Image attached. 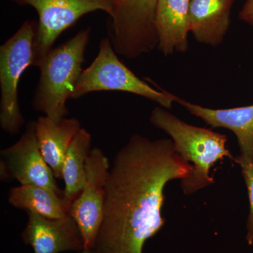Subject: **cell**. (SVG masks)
Masks as SVG:
<instances>
[{
  "mask_svg": "<svg viewBox=\"0 0 253 253\" xmlns=\"http://www.w3.org/2000/svg\"><path fill=\"white\" fill-rule=\"evenodd\" d=\"M234 161L241 168L243 176L247 187L250 202V212L246 224V241L249 246L253 244V162L239 158H234Z\"/></svg>",
  "mask_w": 253,
  "mask_h": 253,
  "instance_id": "obj_17",
  "label": "cell"
},
{
  "mask_svg": "<svg viewBox=\"0 0 253 253\" xmlns=\"http://www.w3.org/2000/svg\"><path fill=\"white\" fill-rule=\"evenodd\" d=\"M28 220L21 237L34 253L83 252L84 244L77 223L71 215L51 219L28 212Z\"/></svg>",
  "mask_w": 253,
  "mask_h": 253,
  "instance_id": "obj_10",
  "label": "cell"
},
{
  "mask_svg": "<svg viewBox=\"0 0 253 253\" xmlns=\"http://www.w3.org/2000/svg\"><path fill=\"white\" fill-rule=\"evenodd\" d=\"M38 23L26 21L0 46V126L11 135L25 124L19 101L18 85L23 73L35 64V41Z\"/></svg>",
  "mask_w": 253,
  "mask_h": 253,
  "instance_id": "obj_4",
  "label": "cell"
},
{
  "mask_svg": "<svg viewBox=\"0 0 253 253\" xmlns=\"http://www.w3.org/2000/svg\"><path fill=\"white\" fill-rule=\"evenodd\" d=\"M82 253H94L92 252V251H89V250H84V251H83Z\"/></svg>",
  "mask_w": 253,
  "mask_h": 253,
  "instance_id": "obj_19",
  "label": "cell"
},
{
  "mask_svg": "<svg viewBox=\"0 0 253 253\" xmlns=\"http://www.w3.org/2000/svg\"><path fill=\"white\" fill-rule=\"evenodd\" d=\"M158 0H115L108 35L116 54L135 59L158 47L155 11Z\"/></svg>",
  "mask_w": 253,
  "mask_h": 253,
  "instance_id": "obj_6",
  "label": "cell"
},
{
  "mask_svg": "<svg viewBox=\"0 0 253 253\" xmlns=\"http://www.w3.org/2000/svg\"><path fill=\"white\" fill-rule=\"evenodd\" d=\"M120 91L142 96L170 109L177 96L158 90L131 71L118 58L109 38L100 41L99 52L90 66L83 70L71 99L95 91Z\"/></svg>",
  "mask_w": 253,
  "mask_h": 253,
  "instance_id": "obj_5",
  "label": "cell"
},
{
  "mask_svg": "<svg viewBox=\"0 0 253 253\" xmlns=\"http://www.w3.org/2000/svg\"><path fill=\"white\" fill-rule=\"evenodd\" d=\"M90 28L78 32L67 42L51 49L40 67L32 106L56 122L68 115L67 101L83 73L84 52L90 38Z\"/></svg>",
  "mask_w": 253,
  "mask_h": 253,
  "instance_id": "obj_3",
  "label": "cell"
},
{
  "mask_svg": "<svg viewBox=\"0 0 253 253\" xmlns=\"http://www.w3.org/2000/svg\"><path fill=\"white\" fill-rule=\"evenodd\" d=\"M81 128V123L75 118H64L57 123L44 116L36 122L37 139L41 154L57 179H62L65 156Z\"/></svg>",
  "mask_w": 253,
  "mask_h": 253,
  "instance_id": "obj_14",
  "label": "cell"
},
{
  "mask_svg": "<svg viewBox=\"0 0 253 253\" xmlns=\"http://www.w3.org/2000/svg\"><path fill=\"white\" fill-rule=\"evenodd\" d=\"M86 184L70 208L77 223L84 250L94 248L104 217L106 188L109 179V160L99 148L91 149L85 163Z\"/></svg>",
  "mask_w": 253,
  "mask_h": 253,
  "instance_id": "obj_8",
  "label": "cell"
},
{
  "mask_svg": "<svg viewBox=\"0 0 253 253\" xmlns=\"http://www.w3.org/2000/svg\"><path fill=\"white\" fill-rule=\"evenodd\" d=\"M150 122L170 136L176 152L194 167L191 175L181 180L184 194H194L212 184L214 179L210 175V169L218 161L225 157L234 161L226 149L224 134L188 124L161 106L153 110Z\"/></svg>",
  "mask_w": 253,
  "mask_h": 253,
  "instance_id": "obj_2",
  "label": "cell"
},
{
  "mask_svg": "<svg viewBox=\"0 0 253 253\" xmlns=\"http://www.w3.org/2000/svg\"><path fill=\"white\" fill-rule=\"evenodd\" d=\"M239 17L244 22L253 25V0H246L239 12Z\"/></svg>",
  "mask_w": 253,
  "mask_h": 253,
  "instance_id": "obj_18",
  "label": "cell"
},
{
  "mask_svg": "<svg viewBox=\"0 0 253 253\" xmlns=\"http://www.w3.org/2000/svg\"><path fill=\"white\" fill-rule=\"evenodd\" d=\"M1 179H15L21 185L41 186L63 197L51 168L38 146L36 122L30 121L14 144L1 151Z\"/></svg>",
  "mask_w": 253,
  "mask_h": 253,
  "instance_id": "obj_9",
  "label": "cell"
},
{
  "mask_svg": "<svg viewBox=\"0 0 253 253\" xmlns=\"http://www.w3.org/2000/svg\"><path fill=\"white\" fill-rule=\"evenodd\" d=\"M176 103L213 128L229 129L237 137L239 158L253 162V104L227 109H212L178 97Z\"/></svg>",
  "mask_w": 253,
  "mask_h": 253,
  "instance_id": "obj_11",
  "label": "cell"
},
{
  "mask_svg": "<svg viewBox=\"0 0 253 253\" xmlns=\"http://www.w3.org/2000/svg\"><path fill=\"white\" fill-rule=\"evenodd\" d=\"M34 8L39 16L35 41V64L38 68L66 30L89 13L102 11L111 18L115 0H11Z\"/></svg>",
  "mask_w": 253,
  "mask_h": 253,
  "instance_id": "obj_7",
  "label": "cell"
},
{
  "mask_svg": "<svg viewBox=\"0 0 253 253\" xmlns=\"http://www.w3.org/2000/svg\"><path fill=\"white\" fill-rule=\"evenodd\" d=\"M11 206L51 219L70 215L71 204L52 190L41 186L21 185L9 190Z\"/></svg>",
  "mask_w": 253,
  "mask_h": 253,
  "instance_id": "obj_15",
  "label": "cell"
},
{
  "mask_svg": "<svg viewBox=\"0 0 253 253\" xmlns=\"http://www.w3.org/2000/svg\"><path fill=\"white\" fill-rule=\"evenodd\" d=\"M189 7V0H158L155 26L158 38L157 48L163 54L168 56L187 50Z\"/></svg>",
  "mask_w": 253,
  "mask_h": 253,
  "instance_id": "obj_12",
  "label": "cell"
},
{
  "mask_svg": "<svg viewBox=\"0 0 253 253\" xmlns=\"http://www.w3.org/2000/svg\"><path fill=\"white\" fill-rule=\"evenodd\" d=\"M234 0H189L190 32L199 42L219 45L230 26Z\"/></svg>",
  "mask_w": 253,
  "mask_h": 253,
  "instance_id": "obj_13",
  "label": "cell"
},
{
  "mask_svg": "<svg viewBox=\"0 0 253 253\" xmlns=\"http://www.w3.org/2000/svg\"><path fill=\"white\" fill-rule=\"evenodd\" d=\"M194 167L176 152L172 139L134 134L113 159L106 188L104 217L94 253H143L162 229L164 189L185 179Z\"/></svg>",
  "mask_w": 253,
  "mask_h": 253,
  "instance_id": "obj_1",
  "label": "cell"
},
{
  "mask_svg": "<svg viewBox=\"0 0 253 253\" xmlns=\"http://www.w3.org/2000/svg\"><path fill=\"white\" fill-rule=\"evenodd\" d=\"M91 144L90 133L81 128L65 156L62 169V179L65 184L63 198L71 204L80 196L85 186V163L90 153Z\"/></svg>",
  "mask_w": 253,
  "mask_h": 253,
  "instance_id": "obj_16",
  "label": "cell"
}]
</instances>
